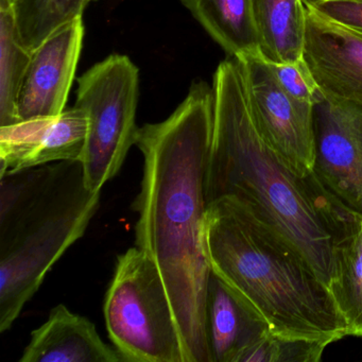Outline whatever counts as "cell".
<instances>
[{
	"label": "cell",
	"mask_w": 362,
	"mask_h": 362,
	"mask_svg": "<svg viewBox=\"0 0 362 362\" xmlns=\"http://www.w3.org/2000/svg\"><path fill=\"white\" fill-rule=\"evenodd\" d=\"M214 112V86L197 80L168 118L139 129L135 144L144 156L135 202L136 247L156 264L164 281L184 362H211L206 330L211 270L204 230Z\"/></svg>",
	"instance_id": "obj_1"
},
{
	"label": "cell",
	"mask_w": 362,
	"mask_h": 362,
	"mask_svg": "<svg viewBox=\"0 0 362 362\" xmlns=\"http://www.w3.org/2000/svg\"><path fill=\"white\" fill-rule=\"evenodd\" d=\"M213 86L207 205L224 197L240 201L296 245L330 289L337 277V251L356 216L334 201L313 171L296 173L264 141L252 119L236 59L220 63Z\"/></svg>",
	"instance_id": "obj_2"
},
{
	"label": "cell",
	"mask_w": 362,
	"mask_h": 362,
	"mask_svg": "<svg viewBox=\"0 0 362 362\" xmlns=\"http://www.w3.org/2000/svg\"><path fill=\"white\" fill-rule=\"evenodd\" d=\"M205 253L271 334L328 345L349 336L332 290L289 239L230 197L207 206Z\"/></svg>",
	"instance_id": "obj_3"
},
{
	"label": "cell",
	"mask_w": 362,
	"mask_h": 362,
	"mask_svg": "<svg viewBox=\"0 0 362 362\" xmlns=\"http://www.w3.org/2000/svg\"><path fill=\"white\" fill-rule=\"evenodd\" d=\"M100 192L84 185L80 162L1 177L0 332L13 325L63 254L83 237Z\"/></svg>",
	"instance_id": "obj_4"
},
{
	"label": "cell",
	"mask_w": 362,
	"mask_h": 362,
	"mask_svg": "<svg viewBox=\"0 0 362 362\" xmlns=\"http://www.w3.org/2000/svg\"><path fill=\"white\" fill-rule=\"evenodd\" d=\"M105 317L124 361L184 362L164 281L156 264L136 245L118 256L105 293Z\"/></svg>",
	"instance_id": "obj_5"
},
{
	"label": "cell",
	"mask_w": 362,
	"mask_h": 362,
	"mask_svg": "<svg viewBox=\"0 0 362 362\" xmlns=\"http://www.w3.org/2000/svg\"><path fill=\"white\" fill-rule=\"evenodd\" d=\"M139 97V69L126 54L107 57L78 79L75 105L88 117L80 163L90 192H101L136 144Z\"/></svg>",
	"instance_id": "obj_6"
},
{
	"label": "cell",
	"mask_w": 362,
	"mask_h": 362,
	"mask_svg": "<svg viewBox=\"0 0 362 362\" xmlns=\"http://www.w3.org/2000/svg\"><path fill=\"white\" fill-rule=\"evenodd\" d=\"M234 59L243 73L250 112L258 132L288 166L308 175L315 162L313 103L290 96L259 54Z\"/></svg>",
	"instance_id": "obj_7"
},
{
	"label": "cell",
	"mask_w": 362,
	"mask_h": 362,
	"mask_svg": "<svg viewBox=\"0 0 362 362\" xmlns=\"http://www.w3.org/2000/svg\"><path fill=\"white\" fill-rule=\"evenodd\" d=\"M313 173L345 211L362 219V107L329 100L313 103Z\"/></svg>",
	"instance_id": "obj_8"
},
{
	"label": "cell",
	"mask_w": 362,
	"mask_h": 362,
	"mask_svg": "<svg viewBox=\"0 0 362 362\" xmlns=\"http://www.w3.org/2000/svg\"><path fill=\"white\" fill-rule=\"evenodd\" d=\"M83 16L54 31L33 50L18 103L20 122L56 117L66 107L83 47Z\"/></svg>",
	"instance_id": "obj_9"
},
{
	"label": "cell",
	"mask_w": 362,
	"mask_h": 362,
	"mask_svg": "<svg viewBox=\"0 0 362 362\" xmlns=\"http://www.w3.org/2000/svg\"><path fill=\"white\" fill-rule=\"evenodd\" d=\"M303 61L322 96L362 107V33L306 6Z\"/></svg>",
	"instance_id": "obj_10"
},
{
	"label": "cell",
	"mask_w": 362,
	"mask_h": 362,
	"mask_svg": "<svg viewBox=\"0 0 362 362\" xmlns=\"http://www.w3.org/2000/svg\"><path fill=\"white\" fill-rule=\"evenodd\" d=\"M88 131V115L76 105L56 117L0 127V175L49 163L80 162Z\"/></svg>",
	"instance_id": "obj_11"
},
{
	"label": "cell",
	"mask_w": 362,
	"mask_h": 362,
	"mask_svg": "<svg viewBox=\"0 0 362 362\" xmlns=\"http://www.w3.org/2000/svg\"><path fill=\"white\" fill-rule=\"evenodd\" d=\"M21 362H122L115 347L103 342L88 317L60 304L31 332Z\"/></svg>",
	"instance_id": "obj_12"
},
{
	"label": "cell",
	"mask_w": 362,
	"mask_h": 362,
	"mask_svg": "<svg viewBox=\"0 0 362 362\" xmlns=\"http://www.w3.org/2000/svg\"><path fill=\"white\" fill-rule=\"evenodd\" d=\"M206 330L211 362H239L271 332L264 320L214 272L207 287Z\"/></svg>",
	"instance_id": "obj_13"
},
{
	"label": "cell",
	"mask_w": 362,
	"mask_h": 362,
	"mask_svg": "<svg viewBox=\"0 0 362 362\" xmlns=\"http://www.w3.org/2000/svg\"><path fill=\"white\" fill-rule=\"evenodd\" d=\"M258 52L270 64L303 60L306 37L304 0H252Z\"/></svg>",
	"instance_id": "obj_14"
},
{
	"label": "cell",
	"mask_w": 362,
	"mask_h": 362,
	"mask_svg": "<svg viewBox=\"0 0 362 362\" xmlns=\"http://www.w3.org/2000/svg\"><path fill=\"white\" fill-rule=\"evenodd\" d=\"M232 58L258 52L252 0H180Z\"/></svg>",
	"instance_id": "obj_15"
},
{
	"label": "cell",
	"mask_w": 362,
	"mask_h": 362,
	"mask_svg": "<svg viewBox=\"0 0 362 362\" xmlns=\"http://www.w3.org/2000/svg\"><path fill=\"white\" fill-rule=\"evenodd\" d=\"M349 327V336L362 338V219L355 218L351 232L337 251V277L330 288Z\"/></svg>",
	"instance_id": "obj_16"
},
{
	"label": "cell",
	"mask_w": 362,
	"mask_h": 362,
	"mask_svg": "<svg viewBox=\"0 0 362 362\" xmlns=\"http://www.w3.org/2000/svg\"><path fill=\"white\" fill-rule=\"evenodd\" d=\"M31 57L18 39L12 7L0 9V127L20 122L18 97Z\"/></svg>",
	"instance_id": "obj_17"
},
{
	"label": "cell",
	"mask_w": 362,
	"mask_h": 362,
	"mask_svg": "<svg viewBox=\"0 0 362 362\" xmlns=\"http://www.w3.org/2000/svg\"><path fill=\"white\" fill-rule=\"evenodd\" d=\"M88 5V0H14L12 10L18 39L33 52L54 31L83 16Z\"/></svg>",
	"instance_id": "obj_18"
},
{
	"label": "cell",
	"mask_w": 362,
	"mask_h": 362,
	"mask_svg": "<svg viewBox=\"0 0 362 362\" xmlns=\"http://www.w3.org/2000/svg\"><path fill=\"white\" fill-rule=\"evenodd\" d=\"M327 343L268 334L250 347L239 362H319Z\"/></svg>",
	"instance_id": "obj_19"
},
{
	"label": "cell",
	"mask_w": 362,
	"mask_h": 362,
	"mask_svg": "<svg viewBox=\"0 0 362 362\" xmlns=\"http://www.w3.org/2000/svg\"><path fill=\"white\" fill-rule=\"evenodd\" d=\"M268 64L281 88L290 96L305 103H315L319 96V90L304 61L285 64Z\"/></svg>",
	"instance_id": "obj_20"
},
{
	"label": "cell",
	"mask_w": 362,
	"mask_h": 362,
	"mask_svg": "<svg viewBox=\"0 0 362 362\" xmlns=\"http://www.w3.org/2000/svg\"><path fill=\"white\" fill-rule=\"evenodd\" d=\"M320 16L362 33V0H304Z\"/></svg>",
	"instance_id": "obj_21"
},
{
	"label": "cell",
	"mask_w": 362,
	"mask_h": 362,
	"mask_svg": "<svg viewBox=\"0 0 362 362\" xmlns=\"http://www.w3.org/2000/svg\"><path fill=\"white\" fill-rule=\"evenodd\" d=\"M14 0H0V9L12 7Z\"/></svg>",
	"instance_id": "obj_22"
},
{
	"label": "cell",
	"mask_w": 362,
	"mask_h": 362,
	"mask_svg": "<svg viewBox=\"0 0 362 362\" xmlns=\"http://www.w3.org/2000/svg\"><path fill=\"white\" fill-rule=\"evenodd\" d=\"M88 4L92 3V1H96V0H88Z\"/></svg>",
	"instance_id": "obj_23"
}]
</instances>
